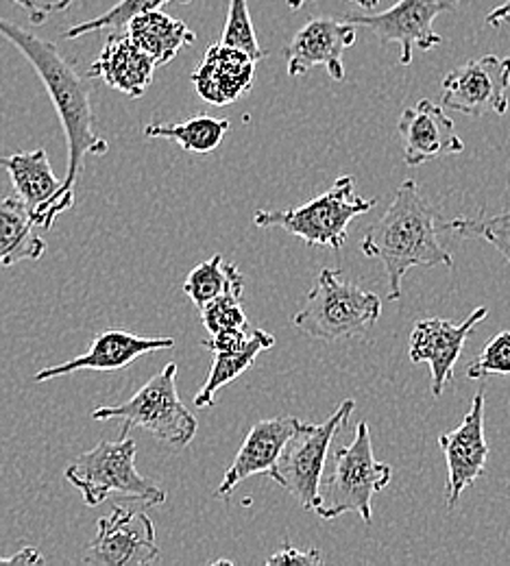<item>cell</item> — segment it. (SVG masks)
<instances>
[{
    "label": "cell",
    "mask_w": 510,
    "mask_h": 566,
    "mask_svg": "<svg viewBox=\"0 0 510 566\" xmlns=\"http://www.w3.org/2000/svg\"><path fill=\"white\" fill-rule=\"evenodd\" d=\"M0 38H4L15 51L38 72L44 83L51 103L58 112V118L64 127L69 144V170L64 177V190L74 195L79 184L83 159L87 155H105L110 150L107 140L94 132V112H92V85L79 74L73 62H69L58 44L40 38L38 33L18 27L15 22L0 15Z\"/></svg>",
    "instance_id": "1"
},
{
    "label": "cell",
    "mask_w": 510,
    "mask_h": 566,
    "mask_svg": "<svg viewBox=\"0 0 510 566\" xmlns=\"http://www.w3.org/2000/svg\"><path fill=\"white\" fill-rule=\"evenodd\" d=\"M437 218L419 186L408 179L397 188L386 213L366 231L363 253L384 264L388 301L402 298V280L415 266L454 269V258L438 240Z\"/></svg>",
    "instance_id": "2"
},
{
    "label": "cell",
    "mask_w": 510,
    "mask_h": 566,
    "mask_svg": "<svg viewBox=\"0 0 510 566\" xmlns=\"http://www.w3.org/2000/svg\"><path fill=\"white\" fill-rule=\"evenodd\" d=\"M379 314L382 301L375 292L345 282L341 271L323 269L303 307L292 316V325L308 338L336 343L365 336Z\"/></svg>",
    "instance_id": "3"
},
{
    "label": "cell",
    "mask_w": 510,
    "mask_h": 566,
    "mask_svg": "<svg viewBox=\"0 0 510 566\" xmlns=\"http://www.w3.org/2000/svg\"><path fill=\"white\" fill-rule=\"evenodd\" d=\"M94 421H121V436L140 427L153 433L159 442L186 449L195 436L199 423L195 415L184 406L177 392V364H166L157 375H153L145 386L121 406H103L92 412Z\"/></svg>",
    "instance_id": "4"
},
{
    "label": "cell",
    "mask_w": 510,
    "mask_h": 566,
    "mask_svg": "<svg viewBox=\"0 0 510 566\" xmlns=\"http://www.w3.org/2000/svg\"><path fill=\"white\" fill-rule=\"evenodd\" d=\"M136 440L125 433L116 442L101 440L94 449L81 453L64 475L83 495L85 505L96 507L112 493L140 501L146 505H162L166 493L155 486L136 469Z\"/></svg>",
    "instance_id": "5"
},
{
    "label": "cell",
    "mask_w": 510,
    "mask_h": 566,
    "mask_svg": "<svg viewBox=\"0 0 510 566\" xmlns=\"http://www.w3.org/2000/svg\"><path fill=\"white\" fill-rule=\"evenodd\" d=\"M391 464L377 462L373 455L371 431L363 421L356 427L354 442L334 453V469L323 489H319L314 514L323 521H332L341 514L356 512L368 525L373 521L371 499L391 484Z\"/></svg>",
    "instance_id": "6"
},
{
    "label": "cell",
    "mask_w": 510,
    "mask_h": 566,
    "mask_svg": "<svg viewBox=\"0 0 510 566\" xmlns=\"http://www.w3.org/2000/svg\"><path fill=\"white\" fill-rule=\"evenodd\" d=\"M375 203V199L356 197L354 177H341L327 192L314 197L305 206L278 212L258 210L253 222L262 229L280 227L310 247H330L341 251L347 242L350 222L371 212Z\"/></svg>",
    "instance_id": "7"
},
{
    "label": "cell",
    "mask_w": 510,
    "mask_h": 566,
    "mask_svg": "<svg viewBox=\"0 0 510 566\" xmlns=\"http://www.w3.org/2000/svg\"><path fill=\"white\" fill-rule=\"evenodd\" d=\"M354 410L356 401L345 399L325 423L299 421L269 475L275 484L289 491L308 512H314V507L319 505L321 475L327 462L330 444L334 442L336 433L347 424Z\"/></svg>",
    "instance_id": "8"
},
{
    "label": "cell",
    "mask_w": 510,
    "mask_h": 566,
    "mask_svg": "<svg viewBox=\"0 0 510 566\" xmlns=\"http://www.w3.org/2000/svg\"><path fill=\"white\" fill-rule=\"evenodd\" d=\"M159 560L155 525L145 510L114 505L96 523L83 563L94 566H146Z\"/></svg>",
    "instance_id": "9"
},
{
    "label": "cell",
    "mask_w": 510,
    "mask_h": 566,
    "mask_svg": "<svg viewBox=\"0 0 510 566\" xmlns=\"http://www.w3.org/2000/svg\"><path fill=\"white\" fill-rule=\"evenodd\" d=\"M458 2L460 0H399L382 13H350L347 22L368 27L384 44H399V64L410 66L415 49L433 51L443 42L433 24L440 13L451 11Z\"/></svg>",
    "instance_id": "10"
},
{
    "label": "cell",
    "mask_w": 510,
    "mask_h": 566,
    "mask_svg": "<svg viewBox=\"0 0 510 566\" xmlns=\"http://www.w3.org/2000/svg\"><path fill=\"white\" fill-rule=\"evenodd\" d=\"M510 57L469 60L443 78V105L467 116H504L509 109Z\"/></svg>",
    "instance_id": "11"
},
{
    "label": "cell",
    "mask_w": 510,
    "mask_h": 566,
    "mask_svg": "<svg viewBox=\"0 0 510 566\" xmlns=\"http://www.w3.org/2000/svg\"><path fill=\"white\" fill-rule=\"evenodd\" d=\"M0 168L9 172L13 192L35 227L53 229L55 220L73 208L74 195L64 190V184L53 172L44 148L18 150L0 157Z\"/></svg>",
    "instance_id": "12"
},
{
    "label": "cell",
    "mask_w": 510,
    "mask_h": 566,
    "mask_svg": "<svg viewBox=\"0 0 510 566\" xmlns=\"http://www.w3.org/2000/svg\"><path fill=\"white\" fill-rule=\"evenodd\" d=\"M438 447L447 462V507L454 510L465 489L485 475L491 447L485 438V388L471 401L462 423L438 436Z\"/></svg>",
    "instance_id": "13"
},
{
    "label": "cell",
    "mask_w": 510,
    "mask_h": 566,
    "mask_svg": "<svg viewBox=\"0 0 510 566\" xmlns=\"http://www.w3.org/2000/svg\"><path fill=\"white\" fill-rule=\"evenodd\" d=\"M489 316L487 307H476L462 323L424 318L410 334V361L430 364L433 370V395L440 397L445 386L454 381L456 361L465 349L469 334Z\"/></svg>",
    "instance_id": "14"
},
{
    "label": "cell",
    "mask_w": 510,
    "mask_h": 566,
    "mask_svg": "<svg viewBox=\"0 0 510 566\" xmlns=\"http://www.w3.org/2000/svg\"><path fill=\"white\" fill-rule=\"evenodd\" d=\"M356 44V27L334 18H312L284 49L289 76H303L316 66H325L334 81H345L343 55Z\"/></svg>",
    "instance_id": "15"
},
{
    "label": "cell",
    "mask_w": 510,
    "mask_h": 566,
    "mask_svg": "<svg viewBox=\"0 0 510 566\" xmlns=\"http://www.w3.org/2000/svg\"><path fill=\"white\" fill-rule=\"evenodd\" d=\"M397 132L404 146V161L410 168L465 150V142L460 140L454 120L428 98L402 112Z\"/></svg>",
    "instance_id": "16"
},
{
    "label": "cell",
    "mask_w": 510,
    "mask_h": 566,
    "mask_svg": "<svg viewBox=\"0 0 510 566\" xmlns=\"http://www.w3.org/2000/svg\"><path fill=\"white\" fill-rule=\"evenodd\" d=\"M173 347H175L173 338H143V336H136L129 332L107 329V332H101L94 336L90 352L76 355L64 364L42 368L38 375H33V381H49L55 377L73 375L79 370L112 373V370L127 368L143 355L166 352Z\"/></svg>",
    "instance_id": "17"
},
{
    "label": "cell",
    "mask_w": 510,
    "mask_h": 566,
    "mask_svg": "<svg viewBox=\"0 0 510 566\" xmlns=\"http://www.w3.org/2000/svg\"><path fill=\"white\" fill-rule=\"evenodd\" d=\"M296 423L299 419L294 417H278V419H264L253 424L240 451L236 453L231 467L227 469L217 489V496L225 499L231 495L238 484H242L253 475H271Z\"/></svg>",
    "instance_id": "18"
},
{
    "label": "cell",
    "mask_w": 510,
    "mask_h": 566,
    "mask_svg": "<svg viewBox=\"0 0 510 566\" xmlns=\"http://www.w3.org/2000/svg\"><path fill=\"white\" fill-rule=\"evenodd\" d=\"M256 62L227 44H212L201 66L190 74L197 94L217 107L236 103L253 87Z\"/></svg>",
    "instance_id": "19"
},
{
    "label": "cell",
    "mask_w": 510,
    "mask_h": 566,
    "mask_svg": "<svg viewBox=\"0 0 510 566\" xmlns=\"http://www.w3.org/2000/svg\"><path fill=\"white\" fill-rule=\"evenodd\" d=\"M155 69V62L127 33H114L87 74L101 78L105 85L125 96L140 98L153 81Z\"/></svg>",
    "instance_id": "20"
},
{
    "label": "cell",
    "mask_w": 510,
    "mask_h": 566,
    "mask_svg": "<svg viewBox=\"0 0 510 566\" xmlns=\"http://www.w3.org/2000/svg\"><path fill=\"white\" fill-rule=\"evenodd\" d=\"M125 29L157 69L170 64L181 49H188L197 42V35L184 20H177L159 9L136 15Z\"/></svg>",
    "instance_id": "21"
},
{
    "label": "cell",
    "mask_w": 510,
    "mask_h": 566,
    "mask_svg": "<svg viewBox=\"0 0 510 566\" xmlns=\"http://www.w3.org/2000/svg\"><path fill=\"white\" fill-rule=\"evenodd\" d=\"M46 251V242L35 233V224L18 197L0 199V269L20 262H38Z\"/></svg>",
    "instance_id": "22"
},
{
    "label": "cell",
    "mask_w": 510,
    "mask_h": 566,
    "mask_svg": "<svg viewBox=\"0 0 510 566\" xmlns=\"http://www.w3.org/2000/svg\"><path fill=\"white\" fill-rule=\"evenodd\" d=\"M275 345V336L264 332V329H253L249 336V343L240 352L231 354H212V368L201 386V390L195 395V406L197 408H215L217 406V392L225 388L227 384L236 381L244 370H249L256 361V357L262 352H269Z\"/></svg>",
    "instance_id": "23"
},
{
    "label": "cell",
    "mask_w": 510,
    "mask_h": 566,
    "mask_svg": "<svg viewBox=\"0 0 510 566\" xmlns=\"http://www.w3.org/2000/svg\"><path fill=\"white\" fill-rule=\"evenodd\" d=\"M231 123L227 118H212V116H197L186 123L177 125H162L150 123L145 127L146 138H164V140L179 144L181 150L188 153H212L219 148L220 142L227 136Z\"/></svg>",
    "instance_id": "24"
},
{
    "label": "cell",
    "mask_w": 510,
    "mask_h": 566,
    "mask_svg": "<svg viewBox=\"0 0 510 566\" xmlns=\"http://www.w3.org/2000/svg\"><path fill=\"white\" fill-rule=\"evenodd\" d=\"M244 275L238 271L236 264H225L220 255H215L190 271L184 282V292L192 298L197 307H201L227 290L244 287Z\"/></svg>",
    "instance_id": "25"
},
{
    "label": "cell",
    "mask_w": 510,
    "mask_h": 566,
    "mask_svg": "<svg viewBox=\"0 0 510 566\" xmlns=\"http://www.w3.org/2000/svg\"><path fill=\"white\" fill-rule=\"evenodd\" d=\"M445 229L460 240H487L502 253L510 266V210L498 216L454 218Z\"/></svg>",
    "instance_id": "26"
},
{
    "label": "cell",
    "mask_w": 510,
    "mask_h": 566,
    "mask_svg": "<svg viewBox=\"0 0 510 566\" xmlns=\"http://www.w3.org/2000/svg\"><path fill=\"white\" fill-rule=\"evenodd\" d=\"M173 0H121L118 4H114L112 9H107L105 13L96 15L94 20H87V22H79L74 27H69L64 31V38L66 40H76L81 35H87V33H94V31H121L125 29L136 15L146 13V11H153V9H159L164 4H168ZM177 2H192V0H177Z\"/></svg>",
    "instance_id": "27"
},
{
    "label": "cell",
    "mask_w": 510,
    "mask_h": 566,
    "mask_svg": "<svg viewBox=\"0 0 510 566\" xmlns=\"http://www.w3.org/2000/svg\"><path fill=\"white\" fill-rule=\"evenodd\" d=\"M222 44L233 46L242 53H247L253 62H260L267 57L262 51L251 15H249V2L247 0H229V11H227V22L222 29Z\"/></svg>",
    "instance_id": "28"
},
{
    "label": "cell",
    "mask_w": 510,
    "mask_h": 566,
    "mask_svg": "<svg viewBox=\"0 0 510 566\" xmlns=\"http://www.w3.org/2000/svg\"><path fill=\"white\" fill-rule=\"evenodd\" d=\"M242 292L244 287L227 290L199 307L201 323L210 334H217L220 329H231V327H240V329L249 327V318L242 310Z\"/></svg>",
    "instance_id": "29"
},
{
    "label": "cell",
    "mask_w": 510,
    "mask_h": 566,
    "mask_svg": "<svg viewBox=\"0 0 510 566\" xmlns=\"http://www.w3.org/2000/svg\"><path fill=\"white\" fill-rule=\"evenodd\" d=\"M489 375H510V332L493 336L480 357L467 366L469 379H482Z\"/></svg>",
    "instance_id": "30"
},
{
    "label": "cell",
    "mask_w": 510,
    "mask_h": 566,
    "mask_svg": "<svg viewBox=\"0 0 510 566\" xmlns=\"http://www.w3.org/2000/svg\"><path fill=\"white\" fill-rule=\"evenodd\" d=\"M249 327L240 329V327H231V329H220L217 334H210L208 340H204V349H208L210 354H231V352H240L247 343H249Z\"/></svg>",
    "instance_id": "31"
},
{
    "label": "cell",
    "mask_w": 510,
    "mask_h": 566,
    "mask_svg": "<svg viewBox=\"0 0 510 566\" xmlns=\"http://www.w3.org/2000/svg\"><path fill=\"white\" fill-rule=\"evenodd\" d=\"M323 558L316 549H294L291 543H287L275 556L267 560V565H321Z\"/></svg>",
    "instance_id": "32"
},
{
    "label": "cell",
    "mask_w": 510,
    "mask_h": 566,
    "mask_svg": "<svg viewBox=\"0 0 510 566\" xmlns=\"http://www.w3.org/2000/svg\"><path fill=\"white\" fill-rule=\"evenodd\" d=\"M44 556L35 547H22L18 554L4 558L0 556V565H42Z\"/></svg>",
    "instance_id": "33"
},
{
    "label": "cell",
    "mask_w": 510,
    "mask_h": 566,
    "mask_svg": "<svg viewBox=\"0 0 510 566\" xmlns=\"http://www.w3.org/2000/svg\"><path fill=\"white\" fill-rule=\"evenodd\" d=\"M13 2L20 4V7L29 13L31 24H42V22L53 13L51 4H42V2H38V0H13Z\"/></svg>",
    "instance_id": "34"
},
{
    "label": "cell",
    "mask_w": 510,
    "mask_h": 566,
    "mask_svg": "<svg viewBox=\"0 0 510 566\" xmlns=\"http://www.w3.org/2000/svg\"><path fill=\"white\" fill-rule=\"evenodd\" d=\"M487 24L489 27H500L502 22H509L510 20V0H507L504 4H500V7H496L487 18Z\"/></svg>",
    "instance_id": "35"
},
{
    "label": "cell",
    "mask_w": 510,
    "mask_h": 566,
    "mask_svg": "<svg viewBox=\"0 0 510 566\" xmlns=\"http://www.w3.org/2000/svg\"><path fill=\"white\" fill-rule=\"evenodd\" d=\"M354 4H358L361 9H365V11H373V9H377V4H379V0H352Z\"/></svg>",
    "instance_id": "36"
},
{
    "label": "cell",
    "mask_w": 510,
    "mask_h": 566,
    "mask_svg": "<svg viewBox=\"0 0 510 566\" xmlns=\"http://www.w3.org/2000/svg\"><path fill=\"white\" fill-rule=\"evenodd\" d=\"M73 2L74 0H58V2L51 4V9H53V11H66Z\"/></svg>",
    "instance_id": "37"
},
{
    "label": "cell",
    "mask_w": 510,
    "mask_h": 566,
    "mask_svg": "<svg viewBox=\"0 0 510 566\" xmlns=\"http://www.w3.org/2000/svg\"><path fill=\"white\" fill-rule=\"evenodd\" d=\"M289 2V7H291L292 11H296V9H301L303 7V2L305 0H287Z\"/></svg>",
    "instance_id": "38"
}]
</instances>
